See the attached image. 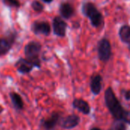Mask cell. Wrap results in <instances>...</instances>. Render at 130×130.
Returning a JSON list of instances; mask_svg holds the SVG:
<instances>
[{
	"instance_id": "cell-1",
	"label": "cell",
	"mask_w": 130,
	"mask_h": 130,
	"mask_svg": "<svg viewBox=\"0 0 130 130\" xmlns=\"http://www.w3.org/2000/svg\"><path fill=\"white\" fill-rule=\"evenodd\" d=\"M104 98L106 105L113 117L117 120L123 121L126 110L123 108L120 102L117 98L113 89L110 87L106 90Z\"/></svg>"
},
{
	"instance_id": "cell-2",
	"label": "cell",
	"mask_w": 130,
	"mask_h": 130,
	"mask_svg": "<svg viewBox=\"0 0 130 130\" xmlns=\"http://www.w3.org/2000/svg\"><path fill=\"white\" fill-rule=\"evenodd\" d=\"M82 11L85 17L90 19L91 25L94 27H99L103 24V14L92 2L84 3L82 7Z\"/></svg>"
},
{
	"instance_id": "cell-3",
	"label": "cell",
	"mask_w": 130,
	"mask_h": 130,
	"mask_svg": "<svg viewBox=\"0 0 130 130\" xmlns=\"http://www.w3.org/2000/svg\"><path fill=\"white\" fill-rule=\"evenodd\" d=\"M41 51V45L38 42L31 41L24 47V55L26 59L30 61L34 67L40 68V59L39 58Z\"/></svg>"
},
{
	"instance_id": "cell-4",
	"label": "cell",
	"mask_w": 130,
	"mask_h": 130,
	"mask_svg": "<svg viewBox=\"0 0 130 130\" xmlns=\"http://www.w3.org/2000/svg\"><path fill=\"white\" fill-rule=\"evenodd\" d=\"M98 53L101 61L106 62L110 60L112 56V47L109 40L107 38H103L98 42Z\"/></svg>"
},
{
	"instance_id": "cell-5",
	"label": "cell",
	"mask_w": 130,
	"mask_h": 130,
	"mask_svg": "<svg viewBox=\"0 0 130 130\" xmlns=\"http://www.w3.org/2000/svg\"><path fill=\"white\" fill-rule=\"evenodd\" d=\"M67 24L60 17H56L53 21V33L58 36L63 37L66 34Z\"/></svg>"
},
{
	"instance_id": "cell-6",
	"label": "cell",
	"mask_w": 130,
	"mask_h": 130,
	"mask_svg": "<svg viewBox=\"0 0 130 130\" xmlns=\"http://www.w3.org/2000/svg\"><path fill=\"white\" fill-rule=\"evenodd\" d=\"M31 29L35 34H43L48 36L50 34L51 27L46 21H36L33 24Z\"/></svg>"
},
{
	"instance_id": "cell-7",
	"label": "cell",
	"mask_w": 130,
	"mask_h": 130,
	"mask_svg": "<svg viewBox=\"0 0 130 130\" xmlns=\"http://www.w3.org/2000/svg\"><path fill=\"white\" fill-rule=\"evenodd\" d=\"M15 67H16L18 72L22 73V74H27L32 71L34 66L28 59L21 58L16 62Z\"/></svg>"
},
{
	"instance_id": "cell-8",
	"label": "cell",
	"mask_w": 130,
	"mask_h": 130,
	"mask_svg": "<svg viewBox=\"0 0 130 130\" xmlns=\"http://www.w3.org/2000/svg\"><path fill=\"white\" fill-rule=\"evenodd\" d=\"M60 119V114L59 113L54 112L51 114L50 117L41 121V126L46 130H52L57 125Z\"/></svg>"
},
{
	"instance_id": "cell-9",
	"label": "cell",
	"mask_w": 130,
	"mask_h": 130,
	"mask_svg": "<svg viewBox=\"0 0 130 130\" xmlns=\"http://www.w3.org/2000/svg\"><path fill=\"white\" fill-rule=\"evenodd\" d=\"M79 122H80V118L77 115L72 114V115L67 116L62 120L61 123V126L63 129H70L77 126Z\"/></svg>"
},
{
	"instance_id": "cell-10",
	"label": "cell",
	"mask_w": 130,
	"mask_h": 130,
	"mask_svg": "<svg viewBox=\"0 0 130 130\" xmlns=\"http://www.w3.org/2000/svg\"><path fill=\"white\" fill-rule=\"evenodd\" d=\"M59 12L63 18L69 19L74 15L75 9L71 4L68 2H63L59 6Z\"/></svg>"
},
{
	"instance_id": "cell-11",
	"label": "cell",
	"mask_w": 130,
	"mask_h": 130,
	"mask_svg": "<svg viewBox=\"0 0 130 130\" xmlns=\"http://www.w3.org/2000/svg\"><path fill=\"white\" fill-rule=\"evenodd\" d=\"M119 37L121 41L126 44L130 51V26L127 24L123 25L119 30Z\"/></svg>"
},
{
	"instance_id": "cell-12",
	"label": "cell",
	"mask_w": 130,
	"mask_h": 130,
	"mask_svg": "<svg viewBox=\"0 0 130 130\" xmlns=\"http://www.w3.org/2000/svg\"><path fill=\"white\" fill-rule=\"evenodd\" d=\"M102 88V77L100 75L92 76L91 80V89L94 94L98 95L101 91Z\"/></svg>"
},
{
	"instance_id": "cell-13",
	"label": "cell",
	"mask_w": 130,
	"mask_h": 130,
	"mask_svg": "<svg viewBox=\"0 0 130 130\" xmlns=\"http://www.w3.org/2000/svg\"><path fill=\"white\" fill-rule=\"evenodd\" d=\"M72 104L75 108H76L84 114H88L91 111L89 104L82 99H75Z\"/></svg>"
},
{
	"instance_id": "cell-14",
	"label": "cell",
	"mask_w": 130,
	"mask_h": 130,
	"mask_svg": "<svg viewBox=\"0 0 130 130\" xmlns=\"http://www.w3.org/2000/svg\"><path fill=\"white\" fill-rule=\"evenodd\" d=\"M9 95L14 107L17 110H22L24 109V102L20 94L16 92H11Z\"/></svg>"
},
{
	"instance_id": "cell-15",
	"label": "cell",
	"mask_w": 130,
	"mask_h": 130,
	"mask_svg": "<svg viewBox=\"0 0 130 130\" xmlns=\"http://www.w3.org/2000/svg\"><path fill=\"white\" fill-rule=\"evenodd\" d=\"M12 45V41L6 38H0V56L8 53Z\"/></svg>"
},
{
	"instance_id": "cell-16",
	"label": "cell",
	"mask_w": 130,
	"mask_h": 130,
	"mask_svg": "<svg viewBox=\"0 0 130 130\" xmlns=\"http://www.w3.org/2000/svg\"><path fill=\"white\" fill-rule=\"evenodd\" d=\"M31 7L37 12H41L44 8L43 5L41 2H40L39 1H37V0L33 1V2L31 3Z\"/></svg>"
},
{
	"instance_id": "cell-17",
	"label": "cell",
	"mask_w": 130,
	"mask_h": 130,
	"mask_svg": "<svg viewBox=\"0 0 130 130\" xmlns=\"http://www.w3.org/2000/svg\"><path fill=\"white\" fill-rule=\"evenodd\" d=\"M4 3L10 7L18 8L20 6V2L18 0H3Z\"/></svg>"
},
{
	"instance_id": "cell-18",
	"label": "cell",
	"mask_w": 130,
	"mask_h": 130,
	"mask_svg": "<svg viewBox=\"0 0 130 130\" xmlns=\"http://www.w3.org/2000/svg\"><path fill=\"white\" fill-rule=\"evenodd\" d=\"M120 122L115 124L113 130H126V126L124 122L121 121V120H120Z\"/></svg>"
},
{
	"instance_id": "cell-19",
	"label": "cell",
	"mask_w": 130,
	"mask_h": 130,
	"mask_svg": "<svg viewBox=\"0 0 130 130\" xmlns=\"http://www.w3.org/2000/svg\"><path fill=\"white\" fill-rule=\"evenodd\" d=\"M124 123H128L130 125V111L129 110H126V114L124 116V118H123V120Z\"/></svg>"
},
{
	"instance_id": "cell-20",
	"label": "cell",
	"mask_w": 130,
	"mask_h": 130,
	"mask_svg": "<svg viewBox=\"0 0 130 130\" xmlns=\"http://www.w3.org/2000/svg\"><path fill=\"white\" fill-rule=\"evenodd\" d=\"M124 98L127 100L129 101L130 100V91H124Z\"/></svg>"
},
{
	"instance_id": "cell-21",
	"label": "cell",
	"mask_w": 130,
	"mask_h": 130,
	"mask_svg": "<svg viewBox=\"0 0 130 130\" xmlns=\"http://www.w3.org/2000/svg\"><path fill=\"white\" fill-rule=\"evenodd\" d=\"M43 2H46V3H50V2H52L53 0H42Z\"/></svg>"
},
{
	"instance_id": "cell-22",
	"label": "cell",
	"mask_w": 130,
	"mask_h": 130,
	"mask_svg": "<svg viewBox=\"0 0 130 130\" xmlns=\"http://www.w3.org/2000/svg\"><path fill=\"white\" fill-rule=\"evenodd\" d=\"M91 130H101V129H99V128H97V127H95V128H92Z\"/></svg>"
},
{
	"instance_id": "cell-23",
	"label": "cell",
	"mask_w": 130,
	"mask_h": 130,
	"mask_svg": "<svg viewBox=\"0 0 130 130\" xmlns=\"http://www.w3.org/2000/svg\"><path fill=\"white\" fill-rule=\"evenodd\" d=\"M2 111H3V108H2V106L0 105V113H1Z\"/></svg>"
},
{
	"instance_id": "cell-24",
	"label": "cell",
	"mask_w": 130,
	"mask_h": 130,
	"mask_svg": "<svg viewBox=\"0 0 130 130\" xmlns=\"http://www.w3.org/2000/svg\"><path fill=\"white\" fill-rule=\"evenodd\" d=\"M110 130H113V129H110Z\"/></svg>"
}]
</instances>
